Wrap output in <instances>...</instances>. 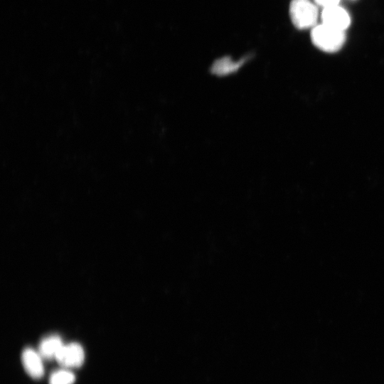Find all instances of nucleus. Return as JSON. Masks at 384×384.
<instances>
[{
	"label": "nucleus",
	"mask_w": 384,
	"mask_h": 384,
	"mask_svg": "<svg viewBox=\"0 0 384 384\" xmlns=\"http://www.w3.org/2000/svg\"><path fill=\"white\" fill-rule=\"evenodd\" d=\"M289 14L293 24L299 29L312 27L318 18L317 7L309 0H292Z\"/></svg>",
	"instance_id": "obj_2"
},
{
	"label": "nucleus",
	"mask_w": 384,
	"mask_h": 384,
	"mask_svg": "<svg viewBox=\"0 0 384 384\" xmlns=\"http://www.w3.org/2000/svg\"><path fill=\"white\" fill-rule=\"evenodd\" d=\"M63 346V342L59 336H49L41 341L38 353L42 358H55Z\"/></svg>",
	"instance_id": "obj_6"
},
{
	"label": "nucleus",
	"mask_w": 384,
	"mask_h": 384,
	"mask_svg": "<svg viewBox=\"0 0 384 384\" xmlns=\"http://www.w3.org/2000/svg\"><path fill=\"white\" fill-rule=\"evenodd\" d=\"M311 38L318 48L332 53L341 48L346 41V34L343 30L322 23L313 28Z\"/></svg>",
	"instance_id": "obj_1"
},
{
	"label": "nucleus",
	"mask_w": 384,
	"mask_h": 384,
	"mask_svg": "<svg viewBox=\"0 0 384 384\" xmlns=\"http://www.w3.org/2000/svg\"><path fill=\"white\" fill-rule=\"evenodd\" d=\"M322 23L331 27L345 31L351 23L348 13L338 5L324 8L321 13Z\"/></svg>",
	"instance_id": "obj_4"
},
{
	"label": "nucleus",
	"mask_w": 384,
	"mask_h": 384,
	"mask_svg": "<svg viewBox=\"0 0 384 384\" xmlns=\"http://www.w3.org/2000/svg\"><path fill=\"white\" fill-rule=\"evenodd\" d=\"M244 60L233 61L229 57L222 58L218 60L213 65V72L215 74H228L234 72L243 63Z\"/></svg>",
	"instance_id": "obj_7"
},
{
	"label": "nucleus",
	"mask_w": 384,
	"mask_h": 384,
	"mask_svg": "<svg viewBox=\"0 0 384 384\" xmlns=\"http://www.w3.org/2000/svg\"><path fill=\"white\" fill-rule=\"evenodd\" d=\"M318 5L323 6L324 8L338 5L340 0H315Z\"/></svg>",
	"instance_id": "obj_9"
},
{
	"label": "nucleus",
	"mask_w": 384,
	"mask_h": 384,
	"mask_svg": "<svg viewBox=\"0 0 384 384\" xmlns=\"http://www.w3.org/2000/svg\"><path fill=\"white\" fill-rule=\"evenodd\" d=\"M84 358L83 348L78 343L63 345L55 357L58 363L66 368L80 367L83 363Z\"/></svg>",
	"instance_id": "obj_3"
},
{
	"label": "nucleus",
	"mask_w": 384,
	"mask_h": 384,
	"mask_svg": "<svg viewBox=\"0 0 384 384\" xmlns=\"http://www.w3.org/2000/svg\"><path fill=\"white\" fill-rule=\"evenodd\" d=\"M22 363L26 372L33 379H39L43 375L42 357L32 348H27L23 350Z\"/></svg>",
	"instance_id": "obj_5"
},
{
	"label": "nucleus",
	"mask_w": 384,
	"mask_h": 384,
	"mask_svg": "<svg viewBox=\"0 0 384 384\" xmlns=\"http://www.w3.org/2000/svg\"><path fill=\"white\" fill-rule=\"evenodd\" d=\"M351 1H353V0H351Z\"/></svg>",
	"instance_id": "obj_10"
},
{
	"label": "nucleus",
	"mask_w": 384,
	"mask_h": 384,
	"mask_svg": "<svg viewBox=\"0 0 384 384\" xmlns=\"http://www.w3.org/2000/svg\"><path fill=\"white\" fill-rule=\"evenodd\" d=\"M75 375L70 370L62 369L53 372L49 379V384H73Z\"/></svg>",
	"instance_id": "obj_8"
}]
</instances>
